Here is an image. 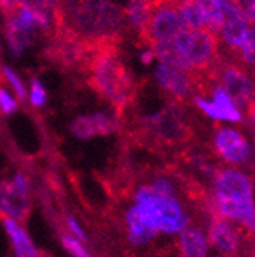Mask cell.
I'll list each match as a JSON object with an SVG mask.
<instances>
[{"label":"cell","instance_id":"21","mask_svg":"<svg viewBox=\"0 0 255 257\" xmlns=\"http://www.w3.org/2000/svg\"><path fill=\"white\" fill-rule=\"evenodd\" d=\"M68 227H69V230H71L72 236H75L78 240H81V242H86V240H87V236L84 234L83 228L78 225V222H77V219H75V217H72V216H69V217H68Z\"/></svg>","mask_w":255,"mask_h":257},{"label":"cell","instance_id":"12","mask_svg":"<svg viewBox=\"0 0 255 257\" xmlns=\"http://www.w3.org/2000/svg\"><path fill=\"white\" fill-rule=\"evenodd\" d=\"M28 199L29 184L22 173H17L10 182H0V214L23 220L29 211Z\"/></svg>","mask_w":255,"mask_h":257},{"label":"cell","instance_id":"2","mask_svg":"<svg viewBox=\"0 0 255 257\" xmlns=\"http://www.w3.org/2000/svg\"><path fill=\"white\" fill-rule=\"evenodd\" d=\"M130 22L122 8L110 0H60L55 32L84 45L118 43L130 34ZM54 32V34H55Z\"/></svg>","mask_w":255,"mask_h":257},{"label":"cell","instance_id":"13","mask_svg":"<svg viewBox=\"0 0 255 257\" xmlns=\"http://www.w3.org/2000/svg\"><path fill=\"white\" fill-rule=\"evenodd\" d=\"M118 125V119L109 112H100L93 115H83L77 118L71 128L78 138H92L97 135H109Z\"/></svg>","mask_w":255,"mask_h":257},{"label":"cell","instance_id":"17","mask_svg":"<svg viewBox=\"0 0 255 257\" xmlns=\"http://www.w3.org/2000/svg\"><path fill=\"white\" fill-rule=\"evenodd\" d=\"M61 242L63 246L66 248V251L72 255V257H92V254L87 251V248L83 245L81 240H78L75 236L65 233L61 236Z\"/></svg>","mask_w":255,"mask_h":257},{"label":"cell","instance_id":"22","mask_svg":"<svg viewBox=\"0 0 255 257\" xmlns=\"http://www.w3.org/2000/svg\"><path fill=\"white\" fill-rule=\"evenodd\" d=\"M22 0H0V11L4 13V16H7L14 10H17Z\"/></svg>","mask_w":255,"mask_h":257},{"label":"cell","instance_id":"25","mask_svg":"<svg viewBox=\"0 0 255 257\" xmlns=\"http://www.w3.org/2000/svg\"><path fill=\"white\" fill-rule=\"evenodd\" d=\"M215 257H221V255H215Z\"/></svg>","mask_w":255,"mask_h":257},{"label":"cell","instance_id":"19","mask_svg":"<svg viewBox=\"0 0 255 257\" xmlns=\"http://www.w3.org/2000/svg\"><path fill=\"white\" fill-rule=\"evenodd\" d=\"M4 72H5L4 75L7 77V80L10 81V84L14 87V90H16V93H17V96H19V100H20V101H25V100H26V89H25L23 83L20 81V78L17 77V74H16L14 71L8 69V68H5Z\"/></svg>","mask_w":255,"mask_h":257},{"label":"cell","instance_id":"4","mask_svg":"<svg viewBox=\"0 0 255 257\" xmlns=\"http://www.w3.org/2000/svg\"><path fill=\"white\" fill-rule=\"evenodd\" d=\"M209 205L212 213L237 223L255 237V190L247 173L232 167L217 170L212 178Z\"/></svg>","mask_w":255,"mask_h":257},{"label":"cell","instance_id":"11","mask_svg":"<svg viewBox=\"0 0 255 257\" xmlns=\"http://www.w3.org/2000/svg\"><path fill=\"white\" fill-rule=\"evenodd\" d=\"M193 104L214 121H229V122L243 121V115L238 106L215 83H212L203 95H196Z\"/></svg>","mask_w":255,"mask_h":257},{"label":"cell","instance_id":"9","mask_svg":"<svg viewBox=\"0 0 255 257\" xmlns=\"http://www.w3.org/2000/svg\"><path fill=\"white\" fill-rule=\"evenodd\" d=\"M154 80L164 93L177 104L193 103L196 96L194 77L167 63H159L154 71Z\"/></svg>","mask_w":255,"mask_h":257},{"label":"cell","instance_id":"23","mask_svg":"<svg viewBox=\"0 0 255 257\" xmlns=\"http://www.w3.org/2000/svg\"><path fill=\"white\" fill-rule=\"evenodd\" d=\"M244 112H246V118H247V121L255 127V101L249 103V104H247V107L244 109Z\"/></svg>","mask_w":255,"mask_h":257},{"label":"cell","instance_id":"18","mask_svg":"<svg viewBox=\"0 0 255 257\" xmlns=\"http://www.w3.org/2000/svg\"><path fill=\"white\" fill-rule=\"evenodd\" d=\"M31 103L34 107H42L46 103V90L39 80H33L31 84Z\"/></svg>","mask_w":255,"mask_h":257},{"label":"cell","instance_id":"10","mask_svg":"<svg viewBox=\"0 0 255 257\" xmlns=\"http://www.w3.org/2000/svg\"><path fill=\"white\" fill-rule=\"evenodd\" d=\"M212 149L223 163L231 167L246 164L252 153V147L241 132L232 127L223 125L215 127L212 137Z\"/></svg>","mask_w":255,"mask_h":257},{"label":"cell","instance_id":"24","mask_svg":"<svg viewBox=\"0 0 255 257\" xmlns=\"http://www.w3.org/2000/svg\"><path fill=\"white\" fill-rule=\"evenodd\" d=\"M247 257H255V239H253V242H252V245H250V248L247 251Z\"/></svg>","mask_w":255,"mask_h":257},{"label":"cell","instance_id":"7","mask_svg":"<svg viewBox=\"0 0 255 257\" xmlns=\"http://www.w3.org/2000/svg\"><path fill=\"white\" fill-rule=\"evenodd\" d=\"M211 75L214 83L231 96L240 110L255 101V75L234 60L220 54Z\"/></svg>","mask_w":255,"mask_h":257},{"label":"cell","instance_id":"6","mask_svg":"<svg viewBox=\"0 0 255 257\" xmlns=\"http://www.w3.org/2000/svg\"><path fill=\"white\" fill-rule=\"evenodd\" d=\"M179 0H165L150 7V19L145 31L138 37L139 45L145 49H153L157 45L168 43L180 32L188 31V26L179 11Z\"/></svg>","mask_w":255,"mask_h":257},{"label":"cell","instance_id":"8","mask_svg":"<svg viewBox=\"0 0 255 257\" xmlns=\"http://www.w3.org/2000/svg\"><path fill=\"white\" fill-rule=\"evenodd\" d=\"M206 234L209 245L214 246L221 257H240L244 251L247 254L255 239L240 228L237 223L223 219L212 211L209 213Z\"/></svg>","mask_w":255,"mask_h":257},{"label":"cell","instance_id":"5","mask_svg":"<svg viewBox=\"0 0 255 257\" xmlns=\"http://www.w3.org/2000/svg\"><path fill=\"white\" fill-rule=\"evenodd\" d=\"M159 63H167L191 75L209 72L220 57L217 36L206 29L183 31L168 43L157 45L153 49Z\"/></svg>","mask_w":255,"mask_h":257},{"label":"cell","instance_id":"16","mask_svg":"<svg viewBox=\"0 0 255 257\" xmlns=\"http://www.w3.org/2000/svg\"><path fill=\"white\" fill-rule=\"evenodd\" d=\"M177 7H179V11L183 17L188 29H191V31L206 29L205 16L202 13L200 5L197 4V0H179Z\"/></svg>","mask_w":255,"mask_h":257},{"label":"cell","instance_id":"14","mask_svg":"<svg viewBox=\"0 0 255 257\" xmlns=\"http://www.w3.org/2000/svg\"><path fill=\"white\" fill-rule=\"evenodd\" d=\"M209 240L200 225L189 223L177 236V249L180 257H208Z\"/></svg>","mask_w":255,"mask_h":257},{"label":"cell","instance_id":"1","mask_svg":"<svg viewBox=\"0 0 255 257\" xmlns=\"http://www.w3.org/2000/svg\"><path fill=\"white\" fill-rule=\"evenodd\" d=\"M189 223L173 181L162 176L136 188L124 216L125 236L133 246L150 245L159 236H179Z\"/></svg>","mask_w":255,"mask_h":257},{"label":"cell","instance_id":"3","mask_svg":"<svg viewBox=\"0 0 255 257\" xmlns=\"http://www.w3.org/2000/svg\"><path fill=\"white\" fill-rule=\"evenodd\" d=\"M121 45L101 43L95 46L81 74L100 96L112 103L118 115L133 100L136 84L130 69L121 60Z\"/></svg>","mask_w":255,"mask_h":257},{"label":"cell","instance_id":"15","mask_svg":"<svg viewBox=\"0 0 255 257\" xmlns=\"http://www.w3.org/2000/svg\"><path fill=\"white\" fill-rule=\"evenodd\" d=\"M2 219H4V227L7 230V234L13 243L16 257H40L39 249L36 248L34 242L31 240L26 230L20 225V222L4 214Z\"/></svg>","mask_w":255,"mask_h":257},{"label":"cell","instance_id":"20","mask_svg":"<svg viewBox=\"0 0 255 257\" xmlns=\"http://www.w3.org/2000/svg\"><path fill=\"white\" fill-rule=\"evenodd\" d=\"M16 109H17L16 100L7 92L5 87L0 86V110H2L4 113H7V115H10V113L16 112Z\"/></svg>","mask_w":255,"mask_h":257}]
</instances>
